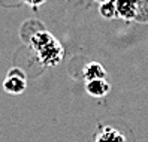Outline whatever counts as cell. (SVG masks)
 <instances>
[{
  "instance_id": "cell-1",
  "label": "cell",
  "mask_w": 148,
  "mask_h": 142,
  "mask_svg": "<svg viewBox=\"0 0 148 142\" xmlns=\"http://www.w3.org/2000/svg\"><path fill=\"white\" fill-rule=\"evenodd\" d=\"M133 8H135L133 0H118V11H120L121 15L127 16V18L135 15Z\"/></svg>"
},
{
  "instance_id": "cell-2",
  "label": "cell",
  "mask_w": 148,
  "mask_h": 142,
  "mask_svg": "<svg viewBox=\"0 0 148 142\" xmlns=\"http://www.w3.org/2000/svg\"><path fill=\"white\" fill-rule=\"evenodd\" d=\"M25 2H29V3H32V5H38V3L43 2V0H25Z\"/></svg>"
}]
</instances>
